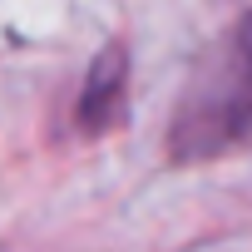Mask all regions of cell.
I'll list each match as a JSON object with an SVG mask.
<instances>
[{"label":"cell","mask_w":252,"mask_h":252,"mask_svg":"<svg viewBox=\"0 0 252 252\" xmlns=\"http://www.w3.org/2000/svg\"><path fill=\"white\" fill-rule=\"evenodd\" d=\"M119 99H124V50H109L89 69V84H84V99H79V124L89 134L94 129H109Z\"/></svg>","instance_id":"2"},{"label":"cell","mask_w":252,"mask_h":252,"mask_svg":"<svg viewBox=\"0 0 252 252\" xmlns=\"http://www.w3.org/2000/svg\"><path fill=\"white\" fill-rule=\"evenodd\" d=\"M252 139V15L188 84L173 119V154L208 158Z\"/></svg>","instance_id":"1"}]
</instances>
